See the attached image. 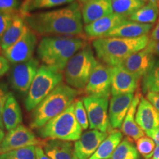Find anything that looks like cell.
Returning <instances> with one entry per match:
<instances>
[{
  "label": "cell",
  "mask_w": 159,
  "mask_h": 159,
  "mask_svg": "<svg viewBox=\"0 0 159 159\" xmlns=\"http://www.w3.org/2000/svg\"><path fill=\"white\" fill-rule=\"evenodd\" d=\"M83 21L85 25L114 13L112 0H89L81 9Z\"/></svg>",
  "instance_id": "cell-19"
},
{
  "label": "cell",
  "mask_w": 159,
  "mask_h": 159,
  "mask_svg": "<svg viewBox=\"0 0 159 159\" xmlns=\"http://www.w3.org/2000/svg\"><path fill=\"white\" fill-rule=\"evenodd\" d=\"M152 54L159 56V41H154L150 40L146 47Z\"/></svg>",
  "instance_id": "cell-39"
},
{
  "label": "cell",
  "mask_w": 159,
  "mask_h": 159,
  "mask_svg": "<svg viewBox=\"0 0 159 159\" xmlns=\"http://www.w3.org/2000/svg\"><path fill=\"white\" fill-rule=\"evenodd\" d=\"M146 97L159 112V93H148Z\"/></svg>",
  "instance_id": "cell-38"
},
{
  "label": "cell",
  "mask_w": 159,
  "mask_h": 159,
  "mask_svg": "<svg viewBox=\"0 0 159 159\" xmlns=\"http://www.w3.org/2000/svg\"><path fill=\"white\" fill-rule=\"evenodd\" d=\"M142 88L144 94L159 93V59L142 77Z\"/></svg>",
  "instance_id": "cell-27"
},
{
  "label": "cell",
  "mask_w": 159,
  "mask_h": 159,
  "mask_svg": "<svg viewBox=\"0 0 159 159\" xmlns=\"http://www.w3.org/2000/svg\"><path fill=\"white\" fill-rule=\"evenodd\" d=\"M108 98L107 97L88 95L82 99L87 114L89 128L103 133L111 132L108 116Z\"/></svg>",
  "instance_id": "cell-8"
},
{
  "label": "cell",
  "mask_w": 159,
  "mask_h": 159,
  "mask_svg": "<svg viewBox=\"0 0 159 159\" xmlns=\"http://www.w3.org/2000/svg\"><path fill=\"white\" fill-rule=\"evenodd\" d=\"M10 69L9 62L4 55L0 54V77L5 75Z\"/></svg>",
  "instance_id": "cell-37"
},
{
  "label": "cell",
  "mask_w": 159,
  "mask_h": 159,
  "mask_svg": "<svg viewBox=\"0 0 159 159\" xmlns=\"http://www.w3.org/2000/svg\"><path fill=\"white\" fill-rule=\"evenodd\" d=\"M43 144L30 129L21 124L13 130L7 131L0 144V155L30 146H40Z\"/></svg>",
  "instance_id": "cell-9"
},
{
  "label": "cell",
  "mask_w": 159,
  "mask_h": 159,
  "mask_svg": "<svg viewBox=\"0 0 159 159\" xmlns=\"http://www.w3.org/2000/svg\"><path fill=\"white\" fill-rule=\"evenodd\" d=\"M20 0H0V13H15L19 11Z\"/></svg>",
  "instance_id": "cell-35"
},
{
  "label": "cell",
  "mask_w": 159,
  "mask_h": 159,
  "mask_svg": "<svg viewBox=\"0 0 159 159\" xmlns=\"http://www.w3.org/2000/svg\"><path fill=\"white\" fill-rule=\"evenodd\" d=\"M39 68V61L33 57L25 62L13 64L9 74L12 87L21 94H27Z\"/></svg>",
  "instance_id": "cell-10"
},
{
  "label": "cell",
  "mask_w": 159,
  "mask_h": 159,
  "mask_svg": "<svg viewBox=\"0 0 159 159\" xmlns=\"http://www.w3.org/2000/svg\"><path fill=\"white\" fill-rule=\"evenodd\" d=\"M154 141L149 136H143L136 141V148L139 153L141 154L145 159H150L153 156L155 150Z\"/></svg>",
  "instance_id": "cell-32"
},
{
  "label": "cell",
  "mask_w": 159,
  "mask_h": 159,
  "mask_svg": "<svg viewBox=\"0 0 159 159\" xmlns=\"http://www.w3.org/2000/svg\"><path fill=\"white\" fill-rule=\"evenodd\" d=\"M150 138L152 139V140L154 141L155 144H156L157 146H159V128H158L156 131H155L154 134L152 135V136H151Z\"/></svg>",
  "instance_id": "cell-43"
},
{
  "label": "cell",
  "mask_w": 159,
  "mask_h": 159,
  "mask_svg": "<svg viewBox=\"0 0 159 159\" xmlns=\"http://www.w3.org/2000/svg\"><path fill=\"white\" fill-rule=\"evenodd\" d=\"M38 39L34 31L30 28L17 42L3 51L4 56L12 64L23 63L33 58Z\"/></svg>",
  "instance_id": "cell-11"
},
{
  "label": "cell",
  "mask_w": 159,
  "mask_h": 159,
  "mask_svg": "<svg viewBox=\"0 0 159 159\" xmlns=\"http://www.w3.org/2000/svg\"><path fill=\"white\" fill-rule=\"evenodd\" d=\"M158 14V5L152 2H148L129 16L128 19L141 24L152 25L156 21Z\"/></svg>",
  "instance_id": "cell-26"
},
{
  "label": "cell",
  "mask_w": 159,
  "mask_h": 159,
  "mask_svg": "<svg viewBox=\"0 0 159 159\" xmlns=\"http://www.w3.org/2000/svg\"><path fill=\"white\" fill-rule=\"evenodd\" d=\"M9 93L8 86H7V83L4 82L0 83V128L2 129L5 128L2 122V114L4 107H5Z\"/></svg>",
  "instance_id": "cell-36"
},
{
  "label": "cell",
  "mask_w": 159,
  "mask_h": 159,
  "mask_svg": "<svg viewBox=\"0 0 159 159\" xmlns=\"http://www.w3.org/2000/svg\"><path fill=\"white\" fill-rule=\"evenodd\" d=\"M5 131H4V129L0 128V144H1L2 142L3 139L5 138Z\"/></svg>",
  "instance_id": "cell-45"
},
{
  "label": "cell",
  "mask_w": 159,
  "mask_h": 159,
  "mask_svg": "<svg viewBox=\"0 0 159 159\" xmlns=\"http://www.w3.org/2000/svg\"><path fill=\"white\" fill-rule=\"evenodd\" d=\"M26 16L27 15L24 14L19 10L3 35L0 43L2 50H6L16 42H17L25 34V32L29 29L28 25H27L25 21Z\"/></svg>",
  "instance_id": "cell-20"
},
{
  "label": "cell",
  "mask_w": 159,
  "mask_h": 159,
  "mask_svg": "<svg viewBox=\"0 0 159 159\" xmlns=\"http://www.w3.org/2000/svg\"><path fill=\"white\" fill-rule=\"evenodd\" d=\"M98 63L91 47L86 44L67 63L64 72L66 84L77 90L85 89L91 73Z\"/></svg>",
  "instance_id": "cell-6"
},
{
  "label": "cell",
  "mask_w": 159,
  "mask_h": 159,
  "mask_svg": "<svg viewBox=\"0 0 159 159\" xmlns=\"http://www.w3.org/2000/svg\"><path fill=\"white\" fill-rule=\"evenodd\" d=\"M143 1H144V0H143Z\"/></svg>",
  "instance_id": "cell-48"
},
{
  "label": "cell",
  "mask_w": 159,
  "mask_h": 159,
  "mask_svg": "<svg viewBox=\"0 0 159 159\" xmlns=\"http://www.w3.org/2000/svg\"><path fill=\"white\" fill-rule=\"evenodd\" d=\"M89 1V0H78V2L79 3H83V4H85V2H87Z\"/></svg>",
  "instance_id": "cell-47"
},
{
  "label": "cell",
  "mask_w": 159,
  "mask_h": 159,
  "mask_svg": "<svg viewBox=\"0 0 159 159\" xmlns=\"http://www.w3.org/2000/svg\"><path fill=\"white\" fill-rule=\"evenodd\" d=\"M62 71L44 64L40 66L25 99L26 110H34L43 99L62 83Z\"/></svg>",
  "instance_id": "cell-7"
},
{
  "label": "cell",
  "mask_w": 159,
  "mask_h": 159,
  "mask_svg": "<svg viewBox=\"0 0 159 159\" xmlns=\"http://www.w3.org/2000/svg\"><path fill=\"white\" fill-rule=\"evenodd\" d=\"M79 90L61 83L43 99L33 111L30 126L32 129L42 128L49 120L64 111L74 103Z\"/></svg>",
  "instance_id": "cell-4"
},
{
  "label": "cell",
  "mask_w": 159,
  "mask_h": 159,
  "mask_svg": "<svg viewBox=\"0 0 159 159\" xmlns=\"http://www.w3.org/2000/svg\"><path fill=\"white\" fill-rule=\"evenodd\" d=\"M141 97H142V95L139 93V91L134 95V99H133L130 108L127 113L122 128H121L122 133L125 136L134 141H137L138 139L144 136V132L137 125L136 119H135L137 108H138L139 103L140 102Z\"/></svg>",
  "instance_id": "cell-23"
},
{
  "label": "cell",
  "mask_w": 159,
  "mask_h": 159,
  "mask_svg": "<svg viewBox=\"0 0 159 159\" xmlns=\"http://www.w3.org/2000/svg\"><path fill=\"white\" fill-rule=\"evenodd\" d=\"M152 159H159V146H157L155 148L153 156L152 157Z\"/></svg>",
  "instance_id": "cell-44"
},
{
  "label": "cell",
  "mask_w": 159,
  "mask_h": 159,
  "mask_svg": "<svg viewBox=\"0 0 159 159\" xmlns=\"http://www.w3.org/2000/svg\"><path fill=\"white\" fill-rule=\"evenodd\" d=\"M149 41L148 35L135 39L103 37L94 40L92 46L99 61L110 66H116L130 55L146 48Z\"/></svg>",
  "instance_id": "cell-3"
},
{
  "label": "cell",
  "mask_w": 159,
  "mask_h": 159,
  "mask_svg": "<svg viewBox=\"0 0 159 159\" xmlns=\"http://www.w3.org/2000/svg\"><path fill=\"white\" fill-rule=\"evenodd\" d=\"M4 127L7 131H10L22 122V113L21 108L13 93L10 92L4 107L2 114Z\"/></svg>",
  "instance_id": "cell-24"
},
{
  "label": "cell",
  "mask_w": 159,
  "mask_h": 159,
  "mask_svg": "<svg viewBox=\"0 0 159 159\" xmlns=\"http://www.w3.org/2000/svg\"><path fill=\"white\" fill-rule=\"evenodd\" d=\"M144 5L143 0H112L114 13L128 18Z\"/></svg>",
  "instance_id": "cell-28"
},
{
  "label": "cell",
  "mask_w": 159,
  "mask_h": 159,
  "mask_svg": "<svg viewBox=\"0 0 159 159\" xmlns=\"http://www.w3.org/2000/svg\"><path fill=\"white\" fill-rule=\"evenodd\" d=\"M50 159H77L74 145L69 141L47 139L43 142L41 148Z\"/></svg>",
  "instance_id": "cell-21"
},
{
  "label": "cell",
  "mask_w": 159,
  "mask_h": 159,
  "mask_svg": "<svg viewBox=\"0 0 159 159\" xmlns=\"http://www.w3.org/2000/svg\"><path fill=\"white\" fill-rule=\"evenodd\" d=\"M156 61L155 55L144 48L130 55L119 66L140 80L148 73Z\"/></svg>",
  "instance_id": "cell-14"
},
{
  "label": "cell",
  "mask_w": 159,
  "mask_h": 159,
  "mask_svg": "<svg viewBox=\"0 0 159 159\" xmlns=\"http://www.w3.org/2000/svg\"><path fill=\"white\" fill-rule=\"evenodd\" d=\"M32 2V0H24L22 5L21 6V8H20V11H21L24 14H26V15H28L26 13V11H27V7H28L30 3Z\"/></svg>",
  "instance_id": "cell-42"
},
{
  "label": "cell",
  "mask_w": 159,
  "mask_h": 159,
  "mask_svg": "<svg viewBox=\"0 0 159 159\" xmlns=\"http://www.w3.org/2000/svg\"><path fill=\"white\" fill-rule=\"evenodd\" d=\"M150 40L154 41H159V19L156 26L151 33Z\"/></svg>",
  "instance_id": "cell-40"
},
{
  "label": "cell",
  "mask_w": 159,
  "mask_h": 159,
  "mask_svg": "<svg viewBox=\"0 0 159 159\" xmlns=\"http://www.w3.org/2000/svg\"><path fill=\"white\" fill-rule=\"evenodd\" d=\"M144 1H148L149 2H152L156 4V5H158V0H144Z\"/></svg>",
  "instance_id": "cell-46"
},
{
  "label": "cell",
  "mask_w": 159,
  "mask_h": 159,
  "mask_svg": "<svg viewBox=\"0 0 159 159\" xmlns=\"http://www.w3.org/2000/svg\"><path fill=\"white\" fill-rule=\"evenodd\" d=\"M82 134L83 129L75 114L74 103L39 130V135L43 139L69 142H76Z\"/></svg>",
  "instance_id": "cell-5"
},
{
  "label": "cell",
  "mask_w": 159,
  "mask_h": 159,
  "mask_svg": "<svg viewBox=\"0 0 159 159\" xmlns=\"http://www.w3.org/2000/svg\"><path fill=\"white\" fill-rule=\"evenodd\" d=\"M86 45L78 36H45L38 45L37 55L44 65L62 71L71 57Z\"/></svg>",
  "instance_id": "cell-2"
},
{
  "label": "cell",
  "mask_w": 159,
  "mask_h": 159,
  "mask_svg": "<svg viewBox=\"0 0 159 159\" xmlns=\"http://www.w3.org/2000/svg\"><path fill=\"white\" fill-rule=\"evenodd\" d=\"M152 28V25L141 24L127 20L113 29L105 37H119L135 39L148 35ZM103 38V37H102Z\"/></svg>",
  "instance_id": "cell-22"
},
{
  "label": "cell",
  "mask_w": 159,
  "mask_h": 159,
  "mask_svg": "<svg viewBox=\"0 0 159 159\" xmlns=\"http://www.w3.org/2000/svg\"><path fill=\"white\" fill-rule=\"evenodd\" d=\"M136 122L149 137L159 128V112L148 99L141 97L136 113Z\"/></svg>",
  "instance_id": "cell-13"
},
{
  "label": "cell",
  "mask_w": 159,
  "mask_h": 159,
  "mask_svg": "<svg viewBox=\"0 0 159 159\" xmlns=\"http://www.w3.org/2000/svg\"><path fill=\"white\" fill-rule=\"evenodd\" d=\"M134 94H126L112 96L108 109L109 122L111 128H122L124 119L130 108Z\"/></svg>",
  "instance_id": "cell-17"
},
{
  "label": "cell",
  "mask_w": 159,
  "mask_h": 159,
  "mask_svg": "<svg viewBox=\"0 0 159 159\" xmlns=\"http://www.w3.org/2000/svg\"><path fill=\"white\" fill-rule=\"evenodd\" d=\"M74 1L75 0H32L27 7L26 13L29 14L30 12L33 10L52 8L66 4L72 3L74 2Z\"/></svg>",
  "instance_id": "cell-31"
},
{
  "label": "cell",
  "mask_w": 159,
  "mask_h": 159,
  "mask_svg": "<svg viewBox=\"0 0 159 159\" xmlns=\"http://www.w3.org/2000/svg\"><path fill=\"white\" fill-rule=\"evenodd\" d=\"M19 11L15 13H0V43L5 33Z\"/></svg>",
  "instance_id": "cell-34"
},
{
  "label": "cell",
  "mask_w": 159,
  "mask_h": 159,
  "mask_svg": "<svg viewBox=\"0 0 159 159\" xmlns=\"http://www.w3.org/2000/svg\"><path fill=\"white\" fill-rule=\"evenodd\" d=\"M122 141V133L120 130H111L89 159H108Z\"/></svg>",
  "instance_id": "cell-25"
},
{
  "label": "cell",
  "mask_w": 159,
  "mask_h": 159,
  "mask_svg": "<svg viewBox=\"0 0 159 159\" xmlns=\"http://www.w3.org/2000/svg\"><path fill=\"white\" fill-rule=\"evenodd\" d=\"M127 20H128V17L113 13L85 25L84 27L85 34L86 36L95 39L105 37L109 32Z\"/></svg>",
  "instance_id": "cell-18"
},
{
  "label": "cell",
  "mask_w": 159,
  "mask_h": 159,
  "mask_svg": "<svg viewBox=\"0 0 159 159\" xmlns=\"http://www.w3.org/2000/svg\"><path fill=\"white\" fill-rule=\"evenodd\" d=\"M36 159H50L46 155L42 148L40 146L36 147Z\"/></svg>",
  "instance_id": "cell-41"
},
{
  "label": "cell",
  "mask_w": 159,
  "mask_h": 159,
  "mask_svg": "<svg viewBox=\"0 0 159 159\" xmlns=\"http://www.w3.org/2000/svg\"><path fill=\"white\" fill-rule=\"evenodd\" d=\"M111 159H140V157L131 139L125 138L115 150Z\"/></svg>",
  "instance_id": "cell-29"
},
{
  "label": "cell",
  "mask_w": 159,
  "mask_h": 159,
  "mask_svg": "<svg viewBox=\"0 0 159 159\" xmlns=\"http://www.w3.org/2000/svg\"><path fill=\"white\" fill-rule=\"evenodd\" d=\"M109 133H103L97 130H90L82 134L75 142V156L77 159H89L96 152Z\"/></svg>",
  "instance_id": "cell-16"
},
{
  "label": "cell",
  "mask_w": 159,
  "mask_h": 159,
  "mask_svg": "<svg viewBox=\"0 0 159 159\" xmlns=\"http://www.w3.org/2000/svg\"><path fill=\"white\" fill-rule=\"evenodd\" d=\"M139 79L121 66H112L111 95L134 94L138 89Z\"/></svg>",
  "instance_id": "cell-15"
},
{
  "label": "cell",
  "mask_w": 159,
  "mask_h": 159,
  "mask_svg": "<svg viewBox=\"0 0 159 159\" xmlns=\"http://www.w3.org/2000/svg\"><path fill=\"white\" fill-rule=\"evenodd\" d=\"M0 159H36V146H30L0 155Z\"/></svg>",
  "instance_id": "cell-30"
},
{
  "label": "cell",
  "mask_w": 159,
  "mask_h": 159,
  "mask_svg": "<svg viewBox=\"0 0 159 159\" xmlns=\"http://www.w3.org/2000/svg\"><path fill=\"white\" fill-rule=\"evenodd\" d=\"M78 2L54 11L28 14L25 18L32 30L41 35L80 36L83 34L82 11Z\"/></svg>",
  "instance_id": "cell-1"
},
{
  "label": "cell",
  "mask_w": 159,
  "mask_h": 159,
  "mask_svg": "<svg viewBox=\"0 0 159 159\" xmlns=\"http://www.w3.org/2000/svg\"><path fill=\"white\" fill-rule=\"evenodd\" d=\"M75 114L77 122L83 130H86L89 127V122L86 110L82 99H76L74 102Z\"/></svg>",
  "instance_id": "cell-33"
},
{
  "label": "cell",
  "mask_w": 159,
  "mask_h": 159,
  "mask_svg": "<svg viewBox=\"0 0 159 159\" xmlns=\"http://www.w3.org/2000/svg\"><path fill=\"white\" fill-rule=\"evenodd\" d=\"M112 66L104 63H98L91 73L89 82L85 88L88 95L110 97L111 94Z\"/></svg>",
  "instance_id": "cell-12"
}]
</instances>
